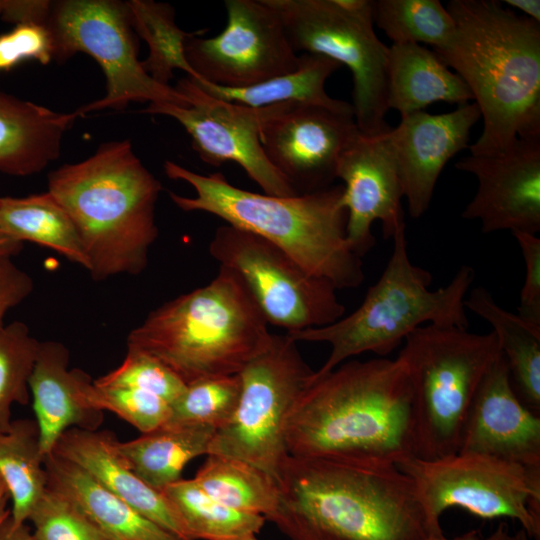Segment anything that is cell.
Instances as JSON below:
<instances>
[{"label": "cell", "instance_id": "6da1fadb", "mask_svg": "<svg viewBox=\"0 0 540 540\" xmlns=\"http://www.w3.org/2000/svg\"><path fill=\"white\" fill-rule=\"evenodd\" d=\"M411 400L397 358L350 360L314 373L287 423L288 454L398 466L414 458Z\"/></svg>", "mask_w": 540, "mask_h": 540}, {"label": "cell", "instance_id": "7a4b0ae2", "mask_svg": "<svg viewBox=\"0 0 540 540\" xmlns=\"http://www.w3.org/2000/svg\"><path fill=\"white\" fill-rule=\"evenodd\" d=\"M267 520L290 540H425L443 533L393 464L288 456Z\"/></svg>", "mask_w": 540, "mask_h": 540}, {"label": "cell", "instance_id": "3957f363", "mask_svg": "<svg viewBox=\"0 0 540 540\" xmlns=\"http://www.w3.org/2000/svg\"><path fill=\"white\" fill-rule=\"evenodd\" d=\"M455 32L434 51L470 89L483 119L472 155L540 138V24L496 0H451Z\"/></svg>", "mask_w": 540, "mask_h": 540}, {"label": "cell", "instance_id": "277c9868", "mask_svg": "<svg viewBox=\"0 0 540 540\" xmlns=\"http://www.w3.org/2000/svg\"><path fill=\"white\" fill-rule=\"evenodd\" d=\"M162 185L128 139L102 143L83 161L48 175V192L74 222L94 280L138 275L158 237Z\"/></svg>", "mask_w": 540, "mask_h": 540}, {"label": "cell", "instance_id": "5b68a950", "mask_svg": "<svg viewBox=\"0 0 540 540\" xmlns=\"http://www.w3.org/2000/svg\"><path fill=\"white\" fill-rule=\"evenodd\" d=\"M163 168L167 177L184 181L195 191L193 197L169 192L179 209L215 215L227 225L264 238L306 272L329 281L337 290L362 284L361 257L346 238L342 185L278 197L236 187L222 173L202 175L168 160Z\"/></svg>", "mask_w": 540, "mask_h": 540}, {"label": "cell", "instance_id": "8992f818", "mask_svg": "<svg viewBox=\"0 0 540 540\" xmlns=\"http://www.w3.org/2000/svg\"><path fill=\"white\" fill-rule=\"evenodd\" d=\"M273 334L241 278L220 267L207 285L152 310L127 337V349L163 363L186 385L239 374Z\"/></svg>", "mask_w": 540, "mask_h": 540}, {"label": "cell", "instance_id": "52a82bcc", "mask_svg": "<svg viewBox=\"0 0 540 540\" xmlns=\"http://www.w3.org/2000/svg\"><path fill=\"white\" fill-rule=\"evenodd\" d=\"M391 239L386 267L354 312L323 327L286 333L296 342L330 345V354L316 375L366 352L386 357L423 325L468 329L464 300L475 279L474 269L462 265L448 284L431 290V273L410 260L405 225Z\"/></svg>", "mask_w": 540, "mask_h": 540}, {"label": "cell", "instance_id": "ba28073f", "mask_svg": "<svg viewBox=\"0 0 540 540\" xmlns=\"http://www.w3.org/2000/svg\"><path fill=\"white\" fill-rule=\"evenodd\" d=\"M396 357L412 395L414 457L435 459L458 451L473 397L502 354L491 331L423 325L404 340Z\"/></svg>", "mask_w": 540, "mask_h": 540}, {"label": "cell", "instance_id": "9c48e42d", "mask_svg": "<svg viewBox=\"0 0 540 540\" xmlns=\"http://www.w3.org/2000/svg\"><path fill=\"white\" fill-rule=\"evenodd\" d=\"M295 52L346 66L353 78L356 126L366 136L387 133L389 47L374 32L371 0H266Z\"/></svg>", "mask_w": 540, "mask_h": 540}, {"label": "cell", "instance_id": "30bf717a", "mask_svg": "<svg viewBox=\"0 0 540 540\" xmlns=\"http://www.w3.org/2000/svg\"><path fill=\"white\" fill-rule=\"evenodd\" d=\"M314 373L296 341L287 334L273 335L269 346L239 373L237 408L232 419L216 430L208 454L247 462L277 482L289 456V417Z\"/></svg>", "mask_w": 540, "mask_h": 540}, {"label": "cell", "instance_id": "8fae6325", "mask_svg": "<svg viewBox=\"0 0 540 540\" xmlns=\"http://www.w3.org/2000/svg\"><path fill=\"white\" fill-rule=\"evenodd\" d=\"M47 24L55 42V58L63 63L77 53L91 56L106 78V94L78 110L124 109L131 102L187 106L170 85L156 82L138 59L139 41L126 2L115 0L51 1Z\"/></svg>", "mask_w": 540, "mask_h": 540}, {"label": "cell", "instance_id": "7c38bea8", "mask_svg": "<svg viewBox=\"0 0 540 540\" xmlns=\"http://www.w3.org/2000/svg\"><path fill=\"white\" fill-rule=\"evenodd\" d=\"M398 467L434 523L446 509L459 507L483 519H514L530 539H540V468L462 452L414 457Z\"/></svg>", "mask_w": 540, "mask_h": 540}, {"label": "cell", "instance_id": "4fadbf2b", "mask_svg": "<svg viewBox=\"0 0 540 540\" xmlns=\"http://www.w3.org/2000/svg\"><path fill=\"white\" fill-rule=\"evenodd\" d=\"M209 252L220 267L241 278L267 323L286 333L323 327L344 316L345 306L329 281L309 274L262 237L223 225Z\"/></svg>", "mask_w": 540, "mask_h": 540}, {"label": "cell", "instance_id": "5bb4252c", "mask_svg": "<svg viewBox=\"0 0 540 540\" xmlns=\"http://www.w3.org/2000/svg\"><path fill=\"white\" fill-rule=\"evenodd\" d=\"M227 24L211 38L196 31L185 43L193 80L245 88L294 71L298 54L266 0H225ZM192 79V78H191Z\"/></svg>", "mask_w": 540, "mask_h": 540}, {"label": "cell", "instance_id": "9a60e30c", "mask_svg": "<svg viewBox=\"0 0 540 540\" xmlns=\"http://www.w3.org/2000/svg\"><path fill=\"white\" fill-rule=\"evenodd\" d=\"M174 88L186 98L187 106L156 103L141 112L175 119L190 136L194 151L208 165L218 167L232 161L264 194L299 195L268 161L260 141L264 123L284 103L255 108L224 101L206 93L189 77L180 79Z\"/></svg>", "mask_w": 540, "mask_h": 540}, {"label": "cell", "instance_id": "2e32d148", "mask_svg": "<svg viewBox=\"0 0 540 540\" xmlns=\"http://www.w3.org/2000/svg\"><path fill=\"white\" fill-rule=\"evenodd\" d=\"M358 133L354 112L284 103L264 123L260 141L268 161L300 195L333 185L339 158Z\"/></svg>", "mask_w": 540, "mask_h": 540}, {"label": "cell", "instance_id": "e0dca14e", "mask_svg": "<svg viewBox=\"0 0 540 540\" xmlns=\"http://www.w3.org/2000/svg\"><path fill=\"white\" fill-rule=\"evenodd\" d=\"M455 168L478 183L462 218L479 220L483 233L540 231V138H517L499 154H470Z\"/></svg>", "mask_w": 540, "mask_h": 540}, {"label": "cell", "instance_id": "ac0fdd59", "mask_svg": "<svg viewBox=\"0 0 540 540\" xmlns=\"http://www.w3.org/2000/svg\"><path fill=\"white\" fill-rule=\"evenodd\" d=\"M388 132L376 136L359 132L342 152L336 169V179L344 183L346 238L360 257L375 244L374 221L381 222L384 238H392L405 225L403 189Z\"/></svg>", "mask_w": 540, "mask_h": 540}, {"label": "cell", "instance_id": "d6986e66", "mask_svg": "<svg viewBox=\"0 0 540 540\" xmlns=\"http://www.w3.org/2000/svg\"><path fill=\"white\" fill-rule=\"evenodd\" d=\"M480 118L476 103L469 102L447 113L423 110L401 116L390 129L388 138L412 218L426 213L444 166L468 148L470 131Z\"/></svg>", "mask_w": 540, "mask_h": 540}, {"label": "cell", "instance_id": "ffe728a7", "mask_svg": "<svg viewBox=\"0 0 540 540\" xmlns=\"http://www.w3.org/2000/svg\"><path fill=\"white\" fill-rule=\"evenodd\" d=\"M457 452L540 468V414L529 409L515 393L502 354L473 397Z\"/></svg>", "mask_w": 540, "mask_h": 540}, {"label": "cell", "instance_id": "44dd1931", "mask_svg": "<svg viewBox=\"0 0 540 540\" xmlns=\"http://www.w3.org/2000/svg\"><path fill=\"white\" fill-rule=\"evenodd\" d=\"M51 453L81 467L99 484L163 529L181 540H192L168 499L133 471L118 449V440L109 431L68 429Z\"/></svg>", "mask_w": 540, "mask_h": 540}, {"label": "cell", "instance_id": "7402d4cb", "mask_svg": "<svg viewBox=\"0 0 540 540\" xmlns=\"http://www.w3.org/2000/svg\"><path fill=\"white\" fill-rule=\"evenodd\" d=\"M69 350L58 341L40 342L29 379V390L39 430L40 451L50 454L71 428L98 430L103 412L86 406L80 387L87 374L69 369Z\"/></svg>", "mask_w": 540, "mask_h": 540}, {"label": "cell", "instance_id": "603a6c76", "mask_svg": "<svg viewBox=\"0 0 540 540\" xmlns=\"http://www.w3.org/2000/svg\"><path fill=\"white\" fill-rule=\"evenodd\" d=\"M80 115L60 113L0 91V173H40L60 156L65 132Z\"/></svg>", "mask_w": 540, "mask_h": 540}, {"label": "cell", "instance_id": "cb8c5ba5", "mask_svg": "<svg viewBox=\"0 0 540 540\" xmlns=\"http://www.w3.org/2000/svg\"><path fill=\"white\" fill-rule=\"evenodd\" d=\"M47 487L74 502L111 540H181L114 495L75 463L44 457Z\"/></svg>", "mask_w": 540, "mask_h": 540}, {"label": "cell", "instance_id": "d4e9b609", "mask_svg": "<svg viewBox=\"0 0 540 540\" xmlns=\"http://www.w3.org/2000/svg\"><path fill=\"white\" fill-rule=\"evenodd\" d=\"M473 100L465 82L434 51L416 43L392 44L388 52L387 108L401 116L435 102L457 105Z\"/></svg>", "mask_w": 540, "mask_h": 540}, {"label": "cell", "instance_id": "484cf974", "mask_svg": "<svg viewBox=\"0 0 540 540\" xmlns=\"http://www.w3.org/2000/svg\"><path fill=\"white\" fill-rule=\"evenodd\" d=\"M464 306L492 326L515 393L540 414V325L502 308L481 286L470 290Z\"/></svg>", "mask_w": 540, "mask_h": 540}, {"label": "cell", "instance_id": "4316f807", "mask_svg": "<svg viewBox=\"0 0 540 540\" xmlns=\"http://www.w3.org/2000/svg\"><path fill=\"white\" fill-rule=\"evenodd\" d=\"M215 432L205 425L166 423L136 439L118 441V449L145 483L161 491L182 479L191 460L208 455Z\"/></svg>", "mask_w": 540, "mask_h": 540}, {"label": "cell", "instance_id": "83f0119b", "mask_svg": "<svg viewBox=\"0 0 540 540\" xmlns=\"http://www.w3.org/2000/svg\"><path fill=\"white\" fill-rule=\"evenodd\" d=\"M340 67L339 63L328 57L302 53L298 56L294 71L245 88H226L192 80L217 99L249 107L302 103L354 112L351 104L330 97L325 90L326 80Z\"/></svg>", "mask_w": 540, "mask_h": 540}, {"label": "cell", "instance_id": "f1b7e54d", "mask_svg": "<svg viewBox=\"0 0 540 540\" xmlns=\"http://www.w3.org/2000/svg\"><path fill=\"white\" fill-rule=\"evenodd\" d=\"M0 231L18 242L53 249L84 269L89 268L74 222L48 191L24 197L0 196Z\"/></svg>", "mask_w": 540, "mask_h": 540}, {"label": "cell", "instance_id": "f546056e", "mask_svg": "<svg viewBox=\"0 0 540 540\" xmlns=\"http://www.w3.org/2000/svg\"><path fill=\"white\" fill-rule=\"evenodd\" d=\"M43 461L36 421H12L10 429L0 433V475L12 500L10 521L14 526L28 520L47 488Z\"/></svg>", "mask_w": 540, "mask_h": 540}, {"label": "cell", "instance_id": "4dcf8cb0", "mask_svg": "<svg viewBox=\"0 0 540 540\" xmlns=\"http://www.w3.org/2000/svg\"><path fill=\"white\" fill-rule=\"evenodd\" d=\"M193 479L211 497L237 511L267 520L276 508L277 482L242 460L208 454Z\"/></svg>", "mask_w": 540, "mask_h": 540}, {"label": "cell", "instance_id": "1f68e13d", "mask_svg": "<svg viewBox=\"0 0 540 540\" xmlns=\"http://www.w3.org/2000/svg\"><path fill=\"white\" fill-rule=\"evenodd\" d=\"M192 540H237L256 536L266 519L237 511L206 493L194 479H180L161 490Z\"/></svg>", "mask_w": 540, "mask_h": 540}, {"label": "cell", "instance_id": "d6a6232c", "mask_svg": "<svg viewBox=\"0 0 540 540\" xmlns=\"http://www.w3.org/2000/svg\"><path fill=\"white\" fill-rule=\"evenodd\" d=\"M126 3L137 36L148 45V56L141 64L149 76L162 85H169L174 71L182 70L194 79L195 73L185 55V43L195 32L187 33L177 26L173 6L153 0Z\"/></svg>", "mask_w": 540, "mask_h": 540}, {"label": "cell", "instance_id": "836d02e7", "mask_svg": "<svg viewBox=\"0 0 540 540\" xmlns=\"http://www.w3.org/2000/svg\"><path fill=\"white\" fill-rule=\"evenodd\" d=\"M372 14L373 23L393 44L425 43L438 51L455 32L451 14L438 0H377Z\"/></svg>", "mask_w": 540, "mask_h": 540}, {"label": "cell", "instance_id": "e575fe53", "mask_svg": "<svg viewBox=\"0 0 540 540\" xmlns=\"http://www.w3.org/2000/svg\"><path fill=\"white\" fill-rule=\"evenodd\" d=\"M40 341L20 321L0 330V433L11 425L13 404L29 402V379L39 351Z\"/></svg>", "mask_w": 540, "mask_h": 540}, {"label": "cell", "instance_id": "d590c367", "mask_svg": "<svg viewBox=\"0 0 540 540\" xmlns=\"http://www.w3.org/2000/svg\"><path fill=\"white\" fill-rule=\"evenodd\" d=\"M241 387L239 374L211 376L189 383L171 405L167 423L205 425L218 430L232 419Z\"/></svg>", "mask_w": 540, "mask_h": 540}, {"label": "cell", "instance_id": "8d00e7d4", "mask_svg": "<svg viewBox=\"0 0 540 540\" xmlns=\"http://www.w3.org/2000/svg\"><path fill=\"white\" fill-rule=\"evenodd\" d=\"M80 396L89 408L110 411L142 434L166 424L172 413L171 404L155 394L133 388L96 386L88 375L81 384Z\"/></svg>", "mask_w": 540, "mask_h": 540}, {"label": "cell", "instance_id": "74e56055", "mask_svg": "<svg viewBox=\"0 0 540 540\" xmlns=\"http://www.w3.org/2000/svg\"><path fill=\"white\" fill-rule=\"evenodd\" d=\"M28 520L37 540H111L74 502L48 487Z\"/></svg>", "mask_w": 540, "mask_h": 540}, {"label": "cell", "instance_id": "f35d334b", "mask_svg": "<svg viewBox=\"0 0 540 540\" xmlns=\"http://www.w3.org/2000/svg\"><path fill=\"white\" fill-rule=\"evenodd\" d=\"M93 383L100 387L133 388L155 394L171 405L183 394L186 384L159 360L127 349L122 363Z\"/></svg>", "mask_w": 540, "mask_h": 540}, {"label": "cell", "instance_id": "ab89813d", "mask_svg": "<svg viewBox=\"0 0 540 540\" xmlns=\"http://www.w3.org/2000/svg\"><path fill=\"white\" fill-rule=\"evenodd\" d=\"M54 58L55 42L47 20L18 23L0 34V74L24 61L34 60L46 65Z\"/></svg>", "mask_w": 540, "mask_h": 540}, {"label": "cell", "instance_id": "60d3db41", "mask_svg": "<svg viewBox=\"0 0 540 540\" xmlns=\"http://www.w3.org/2000/svg\"><path fill=\"white\" fill-rule=\"evenodd\" d=\"M511 233L519 245L525 263V279L516 314L540 325V238L527 232Z\"/></svg>", "mask_w": 540, "mask_h": 540}, {"label": "cell", "instance_id": "b9f144b4", "mask_svg": "<svg viewBox=\"0 0 540 540\" xmlns=\"http://www.w3.org/2000/svg\"><path fill=\"white\" fill-rule=\"evenodd\" d=\"M33 287L32 278L12 261V256H0V330L7 312L25 300Z\"/></svg>", "mask_w": 540, "mask_h": 540}, {"label": "cell", "instance_id": "7bdbcfd3", "mask_svg": "<svg viewBox=\"0 0 540 540\" xmlns=\"http://www.w3.org/2000/svg\"><path fill=\"white\" fill-rule=\"evenodd\" d=\"M51 1L5 0L0 17L3 21L18 24L23 22H45Z\"/></svg>", "mask_w": 540, "mask_h": 540}, {"label": "cell", "instance_id": "ee69618b", "mask_svg": "<svg viewBox=\"0 0 540 540\" xmlns=\"http://www.w3.org/2000/svg\"><path fill=\"white\" fill-rule=\"evenodd\" d=\"M0 540H37L34 534L24 525L14 526L10 515L0 524Z\"/></svg>", "mask_w": 540, "mask_h": 540}, {"label": "cell", "instance_id": "f6af8a7d", "mask_svg": "<svg viewBox=\"0 0 540 540\" xmlns=\"http://www.w3.org/2000/svg\"><path fill=\"white\" fill-rule=\"evenodd\" d=\"M505 6L513 7L523 12L525 17L540 24V1L539 0H504Z\"/></svg>", "mask_w": 540, "mask_h": 540}, {"label": "cell", "instance_id": "bcb514c9", "mask_svg": "<svg viewBox=\"0 0 540 540\" xmlns=\"http://www.w3.org/2000/svg\"><path fill=\"white\" fill-rule=\"evenodd\" d=\"M21 242H18L0 231V256H13L20 252L22 248Z\"/></svg>", "mask_w": 540, "mask_h": 540}, {"label": "cell", "instance_id": "7dc6e473", "mask_svg": "<svg viewBox=\"0 0 540 540\" xmlns=\"http://www.w3.org/2000/svg\"><path fill=\"white\" fill-rule=\"evenodd\" d=\"M483 538L479 530H470L454 537H446L443 533L434 534L425 540H483Z\"/></svg>", "mask_w": 540, "mask_h": 540}, {"label": "cell", "instance_id": "c3c4849f", "mask_svg": "<svg viewBox=\"0 0 540 540\" xmlns=\"http://www.w3.org/2000/svg\"><path fill=\"white\" fill-rule=\"evenodd\" d=\"M483 540H514V535L510 533L505 523H500L497 528Z\"/></svg>", "mask_w": 540, "mask_h": 540}, {"label": "cell", "instance_id": "681fc988", "mask_svg": "<svg viewBox=\"0 0 540 540\" xmlns=\"http://www.w3.org/2000/svg\"><path fill=\"white\" fill-rule=\"evenodd\" d=\"M8 498H9V493H8L7 486L0 475V510L5 508V504Z\"/></svg>", "mask_w": 540, "mask_h": 540}, {"label": "cell", "instance_id": "f907efd6", "mask_svg": "<svg viewBox=\"0 0 540 540\" xmlns=\"http://www.w3.org/2000/svg\"><path fill=\"white\" fill-rule=\"evenodd\" d=\"M513 535H514V540H530L526 532L522 530L521 528Z\"/></svg>", "mask_w": 540, "mask_h": 540}, {"label": "cell", "instance_id": "816d5d0a", "mask_svg": "<svg viewBox=\"0 0 540 540\" xmlns=\"http://www.w3.org/2000/svg\"><path fill=\"white\" fill-rule=\"evenodd\" d=\"M10 515V511L5 510V508L0 510V524L8 518Z\"/></svg>", "mask_w": 540, "mask_h": 540}, {"label": "cell", "instance_id": "f5cc1de1", "mask_svg": "<svg viewBox=\"0 0 540 540\" xmlns=\"http://www.w3.org/2000/svg\"><path fill=\"white\" fill-rule=\"evenodd\" d=\"M237 540H259L256 536H248Z\"/></svg>", "mask_w": 540, "mask_h": 540}, {"label": "cell", "instance_id": "db71d44e", "mask_svg": "<svg viewBox=\"0 0 540 540\" xmlns=\"http://www.w3.org/2000/svg\"><path fill=\"white\" fill-rule=\"evenodd\" d=\"M4 1L5 0H0V14H1L3 6H4Z\"/></svg>", "mask_w": 540, "mask_h": 540}]
</instances>
